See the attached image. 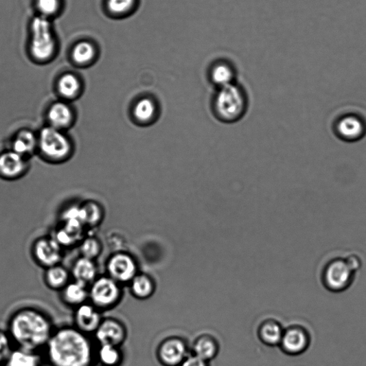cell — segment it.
<instances>
[{"label": "cell", "mask_w": 366, "mask_h": 366, "mask_svg": "<svg viewBox=\"0 0 366 366\" xmlns=\"http://www.w3.org/2000/svg\"><path fill=\"white\" fill-rule=\"evenodd\" d=\"M43 352L49 366H93L96 357L89 335L75 326L56 328Z\"/></svg>", "instance_id": "1"}, {"label": "cell", "mask_w": 366, "mask_h": 366, "mask_svg": "<svg viewBox=\"0 0 366 366\" xmlns=\"http://www.w3.org/2000/svg\"><path fill=\"white\" fill-rule=\"evenodd\" d=\"M55 330L46 312L34 307H23L12 313L7 331L15 347L41 352Z\"/></svg>", "instance_id": "2"}, {"label": "cell", "mask_w": 366, "mask_h": 366, "mask_svg": "<svg viewBox=\"0 0 366 366\" xmlns=\"http://www.w3.org/2000/svg\"><path fill=\"white\" fill-rule=\"evenodd\" d=\"M37 155L45 163L59 165L72 158L75 146L67 132L44 125L38 131Z\"/></svg>", "instance_id": "3"}, {"label": "cell", "mask_w": 366, "mask_h": 366, "mask_svg": "<svg viewBox=\"0 0 366 366\" xmlns=\"http://www.w3.org/2000/svg\"><path fill=\"white\" fill-rule=\"evenodd\" d=\"M215 108L221 119L225 122L237 121L247 110L246 94L233 84L223 87L216 95Z\"/></svg>", "instance_id": "4"}, {"label": "cell", "mask_w": 366, "mask_h": 366, "mask_svg": "<svg viewBox=\"0 0 366 366\" xmlns=\"http://www.w3.org/2000/svg\"><path fill=\"white\" fill-rule=\"evenodd\" d=\"M120 284L110 276H101L89 288V299L98 309H110L115 306L122 298Z\"/></svg>", "instance_id": "5"}, {"label": "cell", "mask_w": 366, "mask_h": 366, "mask_svg": "<svg viewBox=\"0 0 366 366\" xmlns=\"http://www.w3.org/2000/svg\"><path fill=\"white\" fill-rule=\"evenodd\" d=\"M356 272L347 264L345 259L336 258L326 265L323 272V283L332 292H341L350 288Z\"/></svg>", "instance_id": "6"}, {"label": "cell", "mask_w": 366, "mask_h": 366, "mask_svg": "<svg viewBox=\"0 0 366 366\" xmlns=\"http://www.w3.org/2000/svg\"><path fill=\"white\" fill-rule=\"evenodd\" d=\"M31 253L34 262L45 270L61 264L63 248L54 236H42L32 243Z\"/></svg>", "instance_id": "7"}, {"label": "cell", "mask_w": 366, "mask_h": 366, "mask_svg": "<svg viewBox=\"0 0 366 366\" xmlns=\"http://www.w3.org/2000/svg\"><path fill=\"white\" fill-rule=\"evenodd\" d=\"M43 117L45 126L65 132L73 127L76 120L71 102L60 99L51 101L47 104Z\"/></svg>", "instance_id": "8"}, {"label": "cell", "mask_w": 366, "mask_h": 366, "mask_svg": "<svg viewBox=\"0 0 366 366\" xmlns=\"http://www.w3.org/2000/svg\"><path fill=\"white\" fill-rule=\"evenodd\" d=\"M30 160L8 148L0 152V179L16 181L27 175Z\"/></svg>", "instance_id": "9"}, {"label": "cell", "mask_w": 366, "mask_h": 366, "mask_svg": "<svg viewBox=\"0 0 366 366\" xmlns=\"http://www.w3.org/2000/svg\"><path fill=\"white\" fill-rule=\"evenodd\" d=\"M106 268L108 276L120 285L130 284L138 273L135 259L125 252L112 255L108 260Z\"/></svg>", "instance_id": "10"}, {"label": "cell", "mask_w": 366, "mask_h": 366, "mask_svg": "<svg viewBox=\"0 0 366 366\" xmlns=\"http://www.w3.org/2000/svg\"><path fill=\"white\" fill-rule=\"evenodd\" d=\"M32 32L31 48L33 56L39 60L47 59L54 50V41L49 23L43 19H36L32 25Z\"/></svg>", "instance_id": "11"}, {"label": "cell", "mask_w": 366, "mask_h": 366, "mask_svg": "<svg viewBox=\"0 0 366 366\" xmlns=\"http://www.w3.org/2000/svg\"><path fill=\"white\" fill-rule=\"evenodd\" d=\"M310 337L308 331L300 325H292L284 330L280 346L282 350L289 356H299L308 348Z\"/></svg>", "instance_id": "12"}, {"label": "cell", "mask_w": 366, "mask_h": 366, "mask_svg": "<svg viewBox=\"0 0 366 366\" xmlns=\"http://www.w3.org/2000/svg\"><path fill=\"white\" fill-rule=\"evenodd\" d=\"M187 345L182 339L170 337L161 342L157 356L164 366H179L187 357Z\"/></svg>", "instance_id": "13"}, {"label": "cell", "mask_w": 366, "mask_h": 366, "mask_svg": "<svg viewBox=\"0 0 366 366\" xmlns=\"http://www.w3.org/2000/svg\"><path fill=\"white\" fill-rule=\"evenodd\" d=\"M100 345L119 347L127 339L126 326L115 319H102L94 334Z\"/></svg>", "instance_id": "14"}, {"label": "cell", "mask_w": 366, "mask_h": 366, "mask_svg": "<svg viewBox=\"0 0 366 366\" xmlns=\"http://www.w3.org/2000/svg\"><path fill=\"white\" fill-rule=\"evenodd\" d=\"M38 145V132L28 128H22L12 136L9 148L30 160L37 155Z\"/></svg>", "instance_id": "15"}, {"label": "cell", "mask_w": 366, "mask_h": 366, "mask_svg": "<svg viewBox=\"0 0 366 366\" xmlns=\"http://www.w3.org/2000/svg\"><path fill=\"white\" fill-rule=\"evenodd\" d=\"M98 310L91 303L75 308L74 326L85 334H95L102 320Z\"/></svg>", "instance_id": "16"}, {"label": "cell", "mask_w": 366, "mask_h": 366, "mask_svg": "<svg viewBox=\"0 0 366 366\" xmlns=\"http://www.w3.org/2000/svg\"><path fill=\"white\" fill-rule=\"evenodd\" d=\"M82 86L80 79L72 73L61 76L56 82L55 93L57 99L73 102L82 94Z\"/></svg>", "instance_id": "17"}, {"label": "cell", "mask_w": 366, "mask_h": 366, "mask_svg": "<svg viewBox=\"0 0 366 366\" xmlns=\"http://www.w3.org/2000/svg\"><path fill=\"white\" fill-rule=\"evenodd\" d=\"M339 137L345 141H355L365 133L363 122L358 116L347 115L341 117L336 125Z\"/></svg>", "instance_id": "18"}, {"label": "cell", "mask_w": 366, "mask_h": 366, "mask_svg": "<svg viewBox=\"0 0 366 366\" xmlns=\"http://www.w3.org/2000/svg\"><path fill=\"white\" fill-rule=\"evenodd\" d=\"M71 273L73 281L91 286L98 277L95 260L80 256L74 261Z\"/></svg>", "instance_id": "19"}, {"label": "cell", "mask_w": 366, "mask_h": 366, "mask_svg": "<svg viewBox=\"0 0 366 366\" xmlns=\"http://www.w3.org/2000/svg\"><path fill=\"white\" fill-rule=\"evenodd\" d=\"M60 298L67 306L76 308L89 299V288L79 282H69L60 292Z\"/></svg>", "instance_id": "20"}, {"label": "cell", "mask_w": 366, "mask_h": 366, "mask_svg": "<svg viewBox=\"0 0 366 366\" xmlns=\"http://www.w3.org/2000/svg\"><path fill=\"white\" fill-rule=\"evenodd\" d=\"M43 355L40 352L14 347L8 357L4 366H42Z\"/></svg>", "instance_id": "21"}, {"label": "cell", "mask_w": 366, "mask_h": 366, "mask_svg": "<svg viewBox=\"0 0 366 366\" xmlns=\"http://www.w3.org/2000/svg\"><path fill=\"white\" fill-rule=\"evenodd\" d=\"M71 273L61 264L45 270L43 280L51 290L60 292L69 282Z\"/></svg>", "instance_id": "22"}, {"label": "cell", "mask_w": 366, "mask_h": 366, "mask_svg": "<svg viewBox=\"0 0 366 366\" xmlns=\"http://www.w3.org/2000/svg\"><path fill=\"white\" fill-rule=\"evenodd\" d=\"M284 333L281 323L271 319L261 323L258 330L259 339L268 346L280 345Z\"/></svg>", "instance_id": "23"}, {"label": "cell", "mask_w": 366, "mask_h": 366, "mask_svg": "<svg viewBox=\"0 0 366 366\" xmlns=\"http://www.w3.org/2000/svg\"><path fill=\"white\" fill-rule=\"evenodd\" d=\"M193 350L194 356L209 362L218 356L219 344L213 336L202 335L196 340Z\"/></svg>", "instance_id": "24"}, {"label": "cell", "mask_w": 366, "mask_h": 366, "mask_svg": "<svg viewBox=\"0 0 366 366\" xmlns=\"http://www.w3.org/2000/svg\"><path fill=\"white\" fill-rule=\"evenodd\" d=\"M130 286L132 295L139 300L150 298L155 290L152 278L145 273H137L130 283Z\"/></svg>", "instance_id": "25"}, {"label": "cell", "mask_w": 366, "mask_h": 366, "mask_svg": "<svg viewBox=\"0 0 366 366\" xmlns=\"http://www.w3.org/2000/svg\"><path fill=\"white\" fill-rule=\"evenodd\" d=\"M96 356L102 366H119L123 359L119 347L111 345H100Z\"/></svg>", "instance_id": "26"}, {"label": "cell", "mask_w": 366, "mask_h": 366, "mask_svg": "<svg viewBox=\"0 0 366 366\" xmlns=\"http://www.w3.org/2000/svg\"><path fill=\"white\" fill-rule=\"evenodd\" d=\"M156 114V106L153 100L150 98H142L137 102L133 108L135 119L139 123H150Z\"/></svg>", "instance_id": "27"}, {"label": "cell", "mask_w": 366, "mask_h": 366, "mask_svg": "<svg viewBox=\"0 0 366 366\" xmlns=\"http://www.w3.org/2000/svg\"><path fill=\"white\" fill-rule=\"evenodd\" d=\"M95 54L93 46L89 43L82 42L74 48L73 58L77 64L86 65L93 60Z\"/></svg>", "instance_id": "28"}, {"label": "cell", "mask_w": 366, "mask_h": 366, "mask_svg": "<svg viewBox=\"0 0 366 366\" xmlns=\"http://www.w3.org/2000/svg\"><path fill=\"white\" fill-rule=\"evenodd\" d=\"M101 251V242L94 237L87 238L80 243V252L82 257L95 260Z\"/></svg>", "instance_id": "29"}, {"label": "cell", "mask_w": 366, "mask_h": 366, "mask_svg": "<svg viewBox=\"0 0 366 366\" xmlns=\"http://www.w3.org/2000/svg\"><path fill=\"white\" fill-rule=\"evenodd\" d=\"M233 78L232 69L227 65H218L212 73L213 80L220 88L233 84Z\"/></svg>", "instance_id": "30"}, {"label": "cell", "mask_w": 366, "mask_h": 366, "mask_svg": "<svg viewBox=\"0 0 366 366\" xmlns=\"http://www.w3.org/2000/svg\"><path fill=\"white\" fill-rule=\"evenodd\" d=\"M7 330L0 329V365H3L14 348Z\"/></svg>", "instance_id": "31"}, {"label": "cell", "mask_w": 366, "mask_h": 366, "mask_svg": "<svg viewBox=\"0 0 366 366\" xmlns=\"http://www.w3.org/2000/svg\"><path fill=\"white\" fill-rule=\"evenodd\" d=\"M135 3V0H108V7L114 14H124L130 11Z\"/></svg>", "instance_id": "32"}, {"label": "cell", "mask_w": 366, "mask_h": 366, "mask_svg": "<svg viewBox=\"0 0 366 366\" xmlns=\"http://www.w3.org/2000/svg\"><path fill=\"white\" fill-rule=\"evenodd\" d=\"M40 10L45 14H54L58 9V0H38Z\"/></svg>", "instance_id": "33"}, {"label": "cell", "mask_w": 366, "mask_h": 366, "mask_svg": "<svg viewBox=\"0 0 366 366\" xmlns=\"http://www.w3.org/2000/svg\"><path fill=\"white\" fill-rule=\"evenodd\" d=\"M179 366H209V362L193 355L187 356Z\"/></svg>", "instance_id": "34"}, {"label": "cell", "mask_w": 366, "mask_h": 366, "mask_svg": "<svg viewBox=\"0 0 366 366\" xmlns=\"http://www.w3.org/2000/svg\"><path fill=\"white\" fill-rule=\"evenodd\" d=\"M346 261L348 265L355 271L358 272L361 270L363 263L361 258L355 254L351 255L346 258Z\"/></svg>", "instance_id": "35"}]
</instances>
